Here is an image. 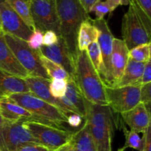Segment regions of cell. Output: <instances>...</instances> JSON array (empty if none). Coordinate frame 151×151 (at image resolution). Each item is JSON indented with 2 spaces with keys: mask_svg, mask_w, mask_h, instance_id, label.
Returning a JSON list of instances; mask_svg holds the SVG:
<instances>
[{
  "mask_svg": "<svg viewBox=\"0 0 151 151\" xmlns=\"http://www.w3.org/2000/svg\"><path fill=\"white\" fill-rule=\"evenodd\" d=\"M73 78L87 101L99 106H109L106 85L93 66L86 51H78L75 56Z\"/></svg>",
  "mask_w": 151,
  "mask_h": 151,
  "instance_id": "6da1fadb",
  "label": "cell"
},
{
  "mask_svg": "<svg viewBox=\"0 0 151 151\" xmlns=\"http://www.w3.org/2000/svg\"><path fill=\"white\" fill-rule=\"evenodd\" d=\"M85 122L88 125L97 151H111L116 120L109 106H99L86 100Z\"/></svg>",
  "mask_w": 151,
  "mask_h": 151,
  "instance_id": "7a4b0ae2",
  "label": "cell"
},
{
  "mask_svg": "<svg viewBox=\"0 0 151 151\" xmlns=\"http://www.w3.org/2000/svg\"><path fill=\"white\" fill-rule=\"evenodd\" d=\"M60 22V36L75 58L78 53L77 37L81 24L90 19L79 0H56Z\"/></svg>",
  "mask_w": 151,
  "mask_h": 151,
  "instance_id": "3957f363",
  "label": "cell"
},
{
  "mask_svg": "<svg viewBox=\"0 0 151 151\" xmlns=\"http://www.w3.org/2000/svg\"><path fill=\"white\" fill-rule=\"evenodd\" d=\"M151 19L140 8L134 0L129 3V7L122 21V41L128 50L150 42Z\"/></svg>",
  "mask_w": 151,
  "mask_h": 151,
  "instance_id": "277c9868",
  "label": "cell"
},
{
  "mask_svg": "<svg viewBox=\"0 0 151 151\" xmlns=\"http://www.w3.org/2000/svg\"><path fill=\"white\" fill-rule=\"evenodd\" d=\"M9 97L36 116L39 119V123L70 131L66 126L67 124L66 114L58 108L41 100L31 93L14 94Z\"/></svg>",
  "mask_w": 151,
  "mask_h": 151,
  "instance_id": "5b68a950",
  "label": "cell"
},
{
  "mask_svg": "<svg viewBox=\"0 0 151 151\" xmlns=\"http://www.w3.org/2000/svg\"><path fill=\"white\" fill-rule=\"evenodd\" d=\"M4 37L7 46L27 71L28 76L50 79L41 64L38 50H32L28 47L27 41L10 34L4 33Z\"/></svg>",
  "mask_w": 151,
  "mask_h": 151,
  "instance_id": "8992f818",
  "label": "cell"
},
{
  "mask_svg": "<svg viewBox=\"0 0 151 151\" xmlns=\"http://www.w3.org/2000/svg\"><path fill=\"white\" fill-rule=\"evenodd\" d=\"M35 29L44 33L53 31L60 36V22L56 0H28Z\"/></svg>",
  "mask_w": 151,
  "mask_h": 151,
  "instance_id": "52a82bcc",
  "label": "cell"
},
{
  "mask_svg": "<svg viewBox=\"0 0 151 151\" xmlns=\"http://www.w3.org/2000/svg\"><path fill=\"white\" fill-rule=\"evenodd\" d=\"M24 124L40 145L53 151H56L70 142L74 134L76 132L35 122L26 121Z\"/></svg>",
  "mask_w": 151,
  "mask_h": 151,
  "instance_id": "ba28073f",
  "label": "cell"
},
{
  "mask_svg": "<svg viewBox=\"0 0 151 151\" xmlns=\"http://www.w3.org/2000/svg\"><path fill=\"white\" fill-rule=\"evenodd\" d=\"M141 84L122 87L106 86L108 104L114 113H124L134 109L140 103Z\"/></svg>",
  "mask_w": 151,
  "mask_h": 151,
  "instance_id": "9c48e42d",
  "label": "cell"
},
{
  "mask_svg": "<svg viewBox=\"0 0 151 151\" xmlns=\"http://www.w3.org/2000/svg\"><path fill=\"white\" fill-rule=\"evenodd\" d=\"M27 144H39L32 136L23 121L5 122L0 126V149L1 151H16Z\"/></svg>",
  "mask_w": 151,
  "mask_h": 151,
  "instance_id": "30bf717a",
  "label": "cell"
},
{
  "mask_svg": "<svg viewBox=\"0 0 151 151\" xmlns=\"http://www.w3.org/2000/svg\"><path fill=\"white\" fill-rule=\"evenodd\" d=\"M91 22L99 31L97 43L100 46L105 69L103 81L106 86L113 87L114 83L112 79L111 57L114 35L105 19L100 20L91 19Z\"/></svg>",
  "mask_w": 151,
  "mask_h": 151,
  "instance_id": "8fae6325",
  "label": "cell"
},
{
  "mask_svg": "<svg viewBox=\"0 0 151 151\" xmlns=\"http://www.w3.org/2000/svg\"><path fill=\"white\" fill-rule=\"evenodd\" d=\"M0 20L1 31L4 33L10 34L25 41H27L32 35V29L28 27L5 0H0Z\"/></svg>",
  "mask_w": 151,
  "mask_h": 151,
  "instance_id": "7c38bea8",
  "label": "cell"
},
{
  "mask_svg": "<svg viewBox=\"0 0 151 151\" xmlns=\"http://www.w3.org/2000/svg\"><path fill=\"white\" fill-rule=\"evenodd\" d=\"M38 50L49 60L63 68L69 76L73 78L75 73V58L70 53L61 37L58 36L57 43L49 47L42 46Z\"/></svg>",
  "mask_w": 151,
  "mask_h": 151,
  "instance_id": "4fadbf2b",
  "label": "cell"
},
{
  "mask_svg": "<svg viewBox=\"0 0 151 151\" xmlns=\"http://www.w3.org/2000/svg\"><path fill=\"white\" fill-rule=\"evenodd\" d=\"M0 70L22 79H25L28 77L27 71L18 61L16 56L7 46L4 32L1 30H0Z\"/></svg>",
  "mask_w": 151,
  "mask_h": 151,
  "instance_id": "5bb4252c",
  "label": "cell"
},
{
  "mask_svg": "<svg viewBox=\"0 0 151 151\" xmlns=\"http://www.w3.org/2000/svg\"><path fill=\"white\" fill-rule=\"evenodd\" d=\"M24 81L31 94L41 100L58 108L64 113H69L64 107L63 103L60 102V99L54 97L50 93V84L51 80L38 78V77L28 76L25 78Z\"/></svg>",
  "mask_w": 151,
  "mask_h": 151,
  "instance_id": "9a60e30c",
  "label": "cell"
},
{
  "mask_svg": "<svg viewBox=\"0 0 151 151\" xmlns=\"http://www.w3.org/2000/svg\"><path fill=\"white\" fill-rule=\"evenodd\" d=\"M128 50L126 44L122 39L114 38L112 42L111 74L113 87H115L120 81L128 60Z\"/></svg>",
  "mask_w": 151,
  "mask_h": 151,
  "instance_id": "2e32d148",
  "label": "cell"
},
{
  "mask_svg": "<svg viewBox=\"0 0 151 151\" xmlns=\"http://www.w3.org/2000/svg\"><path fill=\"white\" fill-rule=\"evenodd\" d=\"M0 114L7 122L29 121L39 123V119L36 116L13 101L10 97L0 98Z\"/></svg>",
  "mask_w": 151,
  "mask_h": 151,
  "instance_id": "e0dca14e",
  "label": "cell"
},
{
  "mask_svg": "<svg viewBox=\"0 0 151 151\" xmlns=\"http://www.w3.org/2000/svg\"><path fill=\"white\" fill-rule=\"evenodd\" d=\"M121 116L122 122L137 133H144L150 126V111L141 103L134 109L121 114Z\"/></svg>",
  "mask_w": 151,
  "mask_h": 151,
  "instance_id": "ac0fdd59",
  "label": "cell"
},
{
  "mask_svg": "<svg viewBox=\"0 0 151 151\" xmlns=\"http://www.w3.org/2000/svg\"><path fill=\"white\" fill-rule=\"evenodd\" d=\"M20 93H30L24 79L0 70V98Z\"/></svg>",
  "mask_w": 151,
  "mask_h": 151,
  "instance_id": "d6986e66",
  "label": "cell"
},
{
  "mask_svg": "<svg viewBox=\"0 0 151 151\" xmlns=\"http://www.w3.org/2000/svg\"><path fill=\"white\" fill-rule=\"evenodd\" d=\"M146 63H141L128 58L120 81L115 87L141 84L142 77Z\"/></svg>",
  "mask_w": 151,
  "mask_h": 151,
  "instance_id": "ffe728a7",
  "label": "cell"
},
{
  "mask_svg": "<svg viewBox=\"0 0 151 151\" xmlns=\"http://www.w3.org/2000/svg\"><path fill=\"white\" fill-rule=\"evenodd\" d=\"M98 35V29L92 24L91 18L83 22L78 29L77 37V46L78 51H87L89 44L94 41H97Z\"/></svg>",
  "mask_w": 151,
  "mask_h": 151,
  "instance_id": "44dd1931",
  "label": "cell"
},
{
  "mask_svg": "<svg viewBox=\"0 0 151 151\" xmlns=\"http://www.w3.org/2000/svg\"><path fill=\"white\" fill-rule=\"evenodd\" d=\"M71 142L75 151H97L94 140L86 122L83 126L74 134Z\"/></svg>",
  "mask_w": 151,
  "mask_h": 151,
  "instance_id": "7402d4cb",
  "label": "cell"
},
{
  "mask_svg": "<svg viewBox=\"0 0 151 151\" xmlns=\"http://www.w3.org/2000/svg\"><path fill=\"white\" fill-rule=\"evenodd\" d=\"M65 96L76 108L79 112V114L83 118V119H85L86 114V100L81 92L73 78H70L67 81Z\"/></svg>",
  "mask_w": 151,
  "mask_h": 151,
  "instance_id": "603a6c76",
  "label": "cell"
},
{
  "mask_svg": "<svg viewBox=\"0 0 151 151\" xmlns=\"http://www.w3.org/2000/svg\"><path fill=\"white\" fill-rule=\"evenodd\" d=\"M10 7L32 30L35 29L28 0H5Z\"/></svg>",
  "mask_w": 151,
  "mask_h": 151,
  "instance_id": "cb8c5ba5",
  "label": "cell"
},
{
  "mask_svg": "<svg viewBox=\"0 0 151 151\" xmlns=\"http://www.w3.org/2000/svg\"><path fill=\"white\" fill-rule=\"evenodd\" d=\"M38 55H39V58L41 62V64H42L43 67L44 68V69L47 72V75H48L50 79H64L68 81L69 79H70L71 78L69 76V74L64 70L63 68H62L61 66H59L57 63H54L52 60H49L47 58H46L45 56H44L43 55H41V53L38 52Z\"/></svg>",
  "mask_w": 151,
  "mask_h": 151,
  "instance_id": "d4e9b609",
  "label": "cell"
},
{
  "mask_svg": "<svg viewBox=\"0 0 151 151\" xmlns=\"http://www.w3.org/2000/svg\"><path fill=\"white\" fill-rule=\"evenodd\" d=\"M86 52L93 66H94L95 70L97 71V73L99 74V75L101 78L102 81H103L105 69L104 65H103V58H102V53L97 41H94L91 44H90Z\"/></svg>",
  "mask_w": 151,
  "mask_h": 151,
  "instance_id": "484cf974",
  "label": "cell"
},
{
  "mask_svg": "<svg viewBox=\"0 0 151 151\" xmlns=\"http://www.w3.org/2000/svg\"><path fill=\"white\" fill-rule=\"evenodd\" d=\"M122 131H123L124 136L125 138V143L124 145V148L126 149L127 147H131L138 151H142L143 147L145 144V131L143 133V137H140L139 134L136 131L132 130H128L126 127L123 125L122 122Z\"/></svg>",
  "mask_w": 151,
  "mask_h": 151,
  "instance_id": "4316f807",
  "label": "cell"
},
{
  "mask_svg": "<svg viewBox=\"0 0 151 151\" xmlns=\"http://www.w3.org/2000/svg\"><path fill=\"white\" fill-rule=\"evenodd\" d=\"M128 58L137 62L147 63L150 60V42L137 46L129 50Z\"/></svg>",
  "mask_w": 151,
  "mask_h": 151,
  "instance_id": "83f0119b",
  "label": "cell"
},
{
  "mask_svg": "<svg viewBox=\"0 0 151 151\" xmlns=\"http://www.w3.org/2000/svg\"><path fill=\"white\" fill-rule=\"evenodd\" d=\"M117 7L108 0H100L96 2L90 10V13H94L96 19H103L107 14L113 13Z\"/></svg>",
  "mask_w": 151,
  "mask_h": 151,
  "instance_id": "f1b7e54d",
  "label": "cell"
},
{
  "mask_svg": "<svg viewBox=\"0 0 151 151\" xmlns=\"http://www.w3.org/2000/svg\"><path fill=\"white\" fill-rule=\"evenodd\" d=\"M67 81L64 79H51L50 84V91L55 98H61L65 96L66 91Z\"/></svg>",
  "mask_w": 151,
  "mask_h": 151,
  "instance_id": "f546056e",
  "label": "cell"
},
{
  "mask_svg": "<svg viewBox=\"0 0 151 151\" xmlns=\"http://www.w3.org/2000/svg\"><path fill=\"white\" fill-rule=\"evenodd\" d=\"M43 33L38 29H33L32 35L27 41L28 47L33 50H38L43 46Z\"/></svg>",
  "mask_w": 151,
  "mask_h": 151,
  "instance_id": "4dcf8cb0",
  "label": "cell"
},
{
  "mask_svg": "<svg viewBox=\"0 0 151 151\" xmlns=\"http://www.w3.org/2000/svg\"><path fill=\"white\" fill-rule=\"evenodd\" d=\"M151 100V83L141 86L140 88V103L145 106L150 105Z\"/></svg>",
  "mask_w": 151,
  "mask_h": 151,
  "instance_id": "1f68e13d",
  "label": "cell"
},
{
  "mask_svg": "<svg viewBox=\"0 0 151 151\" xmlns=\"http://www.w3.org/2000/svg\"><path fill=\"white\" fill-rule=\"evenodd\" d=\"M66 119H67V125L70 128H77L81 125L82 121L83 118L81 116L80 114L75 113H69L66 114Z\"/></svg>",
  "mask_w": 151,
  "mask_h": 151,
  "instance_id": "d6a6232c",
  "label": "cell"
},
{
  "mask_svg": "<svg viewBox=\"0 0 151 151\" xmlns=\"http://www.w3.org/2000/svg\"><path fill=\"white\" fill-rule=\"evenodd\" d=\"M58 40V35L55 32L51 30L46 31L43 35V46L49 47L57 43Z\"/></svg>",
  "mask_w": 151,
  "mask_h": 151,
  "instance_id": "836d02e7",
  "label": "cell"
},
{
  "mask_svg": "<svg viewBox=\"0 0 151 151\" xmlns=\"http://www.w3.org/2000/svg\"><path fill=\"white\" fill-rule=\"evenodd\" d=\"M16 151H53L40 144H27L19 147Z\"/></svg>",
  "mask_w": 151,
  "mask_h": 151,
  "instance_id": "e575fe53",
  "label": "cell"
},
{
  "mask_svg": "<svg viewBox=\"0 0 151 151\" xmlns=\"http://www.w3.org/2000/svg\"><path fill=\"white\" fill-rule=\"evenodd\" d=\"M151 83V62L150 60L145 63L144 71H143L142 77L141 80V85Z\"/></svg>",
  "mask_w": 151,
  "mask_h": 151,
  "instance_id": "d590c367",
  "label": "cell"
},
{
  "mask_svg": "<svg viewBox=\"0 0 151 151\" xmlns=\"http://www.w3.org/2000/svg\"><path fill=\"white\" fill-rule=\"evenodd\" d=\"M140 8L151 19V0H134Z\"/></svg>",
  "mask_w": 151,
  "mask_h": 151,
  "instance_id": "8d00e7d4",
  "label": "cell"
},
{
  "mask_svg": "<svg viewBox=\"0 0 151 151\" xmlns=\"http://www.w3.org/2000/svg\"><path fill=\"white\" fill-rule=\"evenodd\" d=\"M142 151H151V129L150 126L145 131V139Z\"/></svg>",
  "mask_w": 151,
  "mask_h": 151,
  "instance_id": "74e56055",
  "label": "cell"
},
{
  "mask_svg": "<svg viewBox=\"0 0 151 151\" xmlns=\"http://www.w3.org/2000/svg\"><path fill=\"white\" fill-rule=\"evenodd\" d=\"M79 1L80 2H81V5H82L83 7L84 8V10L89 14L90 10H91V8L92 7V6L94 5L96 2L100 1V0H79Z\"/></svg>",
  "mask_w": 151,
  "mask_h": 151,
  "instance_id": "f35d334b",
  "label": "cell"
},
{
  "mask_svg": "<svg viewBox=\"0 0 151 151\" xmlns=\"http://www.w3.org/2000/svg\"><path fill=\"white\" fill-rule=\"evenodd\" d=\"M110 2H111L114 5L118 7L119 6L121 5H129V3L131 0H108Z\"/></svg>",
  "mask_w": 151,
  "mask_h": 151,
  "instance_id": "ab89813d",
  "label": "cell"
},
{
  "mask_svg": "<svg viewBox=\"0 0 151 151\" xmlns=\"http://www.w3.org/2000/svg\"><path fill=\"white\" fill-rule=\"evenodd\" d=\"M62 149H63V151H75L71 142L69 143H68L67 145H66L63 146Z\"/></svg>",
  "mask_w": 151,
  "mask_h": 151,
  "instance_id": "60d3db41",
  "label": "cell"
},
{
  "mask_svg": "<svg viewBox=\"0 0 151 151\" xmlns=\"http://www.w3.org/2000/svg\"><path fill=\"white\" fill-rule=\"evenodd\" d=\"M4 122H5V121H4V119H3V118L1 117V114H0V126H1V125H2L4 123Z\"/></svg>",
  "mask_w": 151,
  "mask_h": 151,
  "instance_id": "b9f144b4",
  "label": "cell"
},
{
  "mask_svg": "<svg viewBox=\"0 0 151 151\" xmlns=\"http://www.w3.org/2000/svg\"><path fill=\"white\" fill-rule=\"evenodd\" d=\"M125 150V149L124 148V147H122V148H119V150H118L117 151H124Z\"/></svg>",
  "mask_w": 151,
  "mask_h": 151,
  "instance_id": "7bdbcfd3",
  "label": "cell"
},
{
  "mask_svg": "<svg viewBox=\"0 0 151 151\" xmlns=\"http://www.w3.org/2000/svg\"><path fill=\"white\" fill-rule=\"evenodd\" d=\"M56 151H63V149H62V147H60V148H59L58 150H57Z\"/></svg>",
  "mask_w": 151,
  "mask_h": 151,
  "instance_id": "ee69618b",
  "label": "cell"
},
{
  "mask_svg": "<svg viewBox=\"0 0 151 151\" xmlns=\"http://www.w3.org/2000/svg\"><path fill=\"white\" fill-rule=\"evenodd\" d=\"M0 30H1V20H0Z\"/></svg>",
  "mask_w": 151,
  "mask_h": 151,
  "instance_id": "f6af8a7d",
  "label": "cell"
},
{
  "mask_svg": "<svg viewBox=\"0 0 151 151\" xmlns=\"http://www.w3.org/2000/svg\"><path fill=\"white\" fill-rule=\"evenodd\" d=\"M0 151H1V149H0Z\"/></svg>",
  "mask_w": 151,
  "mask_h": 151,
  "instance_id": "bcb514c9",
  "label": "cell"
},
{
  "mask_svg": "<svg viewBox=\"0 0 151 151\" xmlns=\"http://www.w3.org/2000/svg\"></svg>",
  "mask_w": 151,
  "mask_h": 151,
  "instance_id": "7dc6e473",
  "label": "cell"
}]
</instances>
